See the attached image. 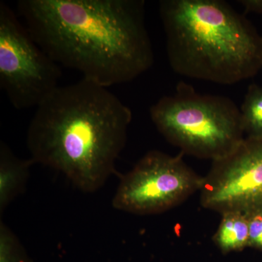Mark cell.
I'll list each match as a JSON object with an SVG mask.
<instances>
[{
  "label": "cell",
  "mask_w": 262,
  "mask_h": 262,
  "mask_svg": "<svg viewBox=\"0 0 262 262\" xmlns=\"http://www.w3.org/2000/svg\"><path fill=\"white\" fill-rule=\"evenodd\" d=\"M17 13L57 64L108 88L154 63L144 0H20Z\"/></svg>",
  "instance_id": "cell-1"
},
{
  "label": "cell",
  "mask_w": 262,
  "mask_h": 262,
  "mask_svg": "<svg viewBox=\"0 0 262 262\" xmlns=\"http://www.w3.org/2000/svg\"><path fill=\"white\" fill-rule=\"evenodd\" d=\"M132 115L108 88L92 81L59 86L29 123L31 159L61 172L82 192H96L115 173Z\"/></svg>",
  "instance_id": "cell-2"
},
{
  "label": "cell",
  "mask_w": 262,
  "mask_h": 262,
  "mask_svg": "<svg viewBox=\"0 0 262 262\" xmlns=\"http://www.w3.org/2000/svg\"><path fill=\"white\" fill-rule=\"evenodd\" d=\"M160 16L172 70L220 84L247 80L262 68V37L222 0H163Z\"/></svg>",
  "instance_id": "cell-3"
},
{
  "label": "cell",
  "mask_w": 262,
  "mask_h": 262,
  "mask_svg": "<svg viewBox=\"0 0 262 262\" xmlns=\"http://www.w3.org/2000/svg\"><path fill=\"white\" fill-rule=\"evenodd\" d=\"M149 115L169 143L201 159H222L245 139L241 110L233 101L199 94L184 82L153 104Z\"/></svg>",
  "instance_id": "cell-4"
},
{
  "label": "cell",
  "mask_w": 262,
  "mask_h": 262,
  "mask_svg": "<svg viewBox=\"0 0 262 262\" xmlns=\"http://www.w3.org/2000/svg\"><path fill=\"white\" fill-rule=\"evenodd\" d=\"M60 66L33 39L18 13L0 2V88L16 110L37 108L59 87Z\"/></svg>",
  "instance_id": "cell-5"
},
{
  "label": "cell",
  "mask_w": 262,
  "mask_h": 262,
  "mask_svg": "<svg viewBox=\"0 0 262 262\" xmlns=\"http://www.w3.org/2000/svg\"><path fill=\"white\" fill-rule=\"evenodd\" d=\"M177 156L152 150L121 179L113 198L119 211L137 215L163 213L179 206L198 191L201 177Z\"/></svg>",
  "instance_id": "cell-6"
},
{
  "label": "cell",
  "mask_w": 262,
  "mask_h": 262,
  "mask_svg": "<svg viewBox=\"0 0 262 262\" xmlns=\"http://www.w3.org/2000/svg\"><path fill=\"white\" fill-rule=\"evenodd\" d=\"M200 192L203 208L222 215L262 210V137L248 136L230 154L213 161Z\"/></svg>",
  "instance_id": "cell-7"
},
{
  "label": "cell",
  "mask_w": 262,
  "mask_h": 262,
  "mask_svg": "<svg viewBox=\"0 0 262 262\" xmlns=\"http://www.w3.org/2000/svg\"><path fill=\"white\" fill-rule=\"evenodd\" d=\"M32 159L24 160L13 154L9 146L0 144V213L21 194L29 177Z\"/></svg>",
  "instance_id": "cell-8"
},
{
  "label": "cell",
  "mask_w": 262,
  "mask_h": 262,
  "mask_svg": "<svg viewBox=\"0 0 262 262\" xmlns=\"http://www.w3.org/2000/svg\"><path fill=\"white\" fill-rule=\"evenodd\" d=\"M220 225L213 236L215 244L224 253L241 251L249 246V227L247 217L242 212L222 214Z\"/></svg>",
  "instance_id": "cell-9"
},
{
  "label": "cell",
  "mask_w": 262,
  "mask_h": 262,
  "mask_svg": "<svg viewBox=\"0 0 262 262\" xmlns=\"http://www.w3.org/2000/svg\"><path fill=\"white\" fill-rule=\"evenodd\" d=\"M245 134L249 137H262V87L248 88L239 108Z\"/></svg>",
  "instance_id": "cell-10"
},
{
  "label": "cell",
  "mask_w": 262,
  "mask_h": 262,
  "mask_svg": "<svg viewBox=\"0 0 262 262\" xmlns=\"http://www.w3.org/2000/svg\"><path fill=\"white\" fill-rule=\"evenodd\" d=\"M0 255L1 262H30L16 236L3 222L0 224Z\"/></svg>",
  "instance_id": "cell-11"
},
{
  "label": "cell",
  "mask_w": 262,
  "mask_h": 262,
  "mask_svg": "<svg viewBox=\"0 0 262 262\" xmlns=\"http://www.w3.org/2000/svg\"><path fill=\"white\" fill-rule=\"evenodd\" d=\"M249 227V246L262 250V210L245 213Z\"/></svg>",
  "instance_id": "cell-12"
},
{
  "label": "cell",
  "mask_w": 262,
  "mask_h": 262,
  "mask_svg": "<svg viewBox=\"0 0 262 262\" xmlns=\"http://www.w3.org/2000/svg\"><path fill=\"white\" fill-rule=\"evenodd\" d=\"M241 4L244 5L245 10L247 13H262V0H243L239 1Z\"/></svg>",
  "instance_id": "cell-13"
}]
</instances>
